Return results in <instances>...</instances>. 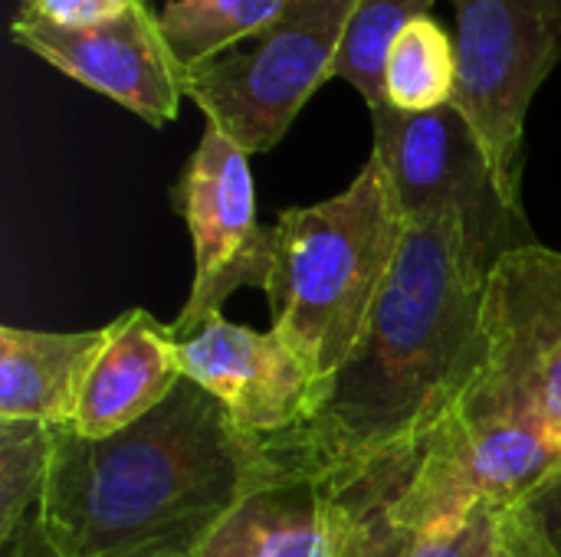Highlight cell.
I'll return each mask as SVG.
<instances>
[{"label":"cell","instance_id":"1","mask_svg":"<svg viewBox=\"0 0 561 557\" xmlns=\"http://www.w3.org/2000/svg\"><path fill=\"white\" fill-rule=\"evenodd\" d=\"M486 272L463 217L404 223L368 325L319 414L299 433L270 440L273 450L332 486L417 456L483 361Z\"/></svg>","mask_w":561,"mask_h":557},{"label":"cell","instance_id":"2","mask_svg":"<svg viewBox=\"0 0 561 557\" xmlns=\"http://www.w3.org/2000/svg\"><path fill=\"white\" fill-rule=\"evenodd\" d=\"M289 463L191 378L141 420L85 440L53 430L39 525L59 557H194Z\"/></svg>","mask_w":561,"mask_h":557},{"label":"cell","instance_id":"3","mask_svg":"<svg viewBox=\"0 0 561 557\" xmlns=\"http://www.w3.org/2000/svg\"><path fill=\"white\" fill-rule=\"evenodd\" d=\"M270 233L273 332L329 387L355 351L404 236L381 161L368 154L342 194L283 210Z\"/></svg>","mask_w":561,"mask_h":557},{"label":"cell","instance_id":"4","mask_svg":"<svg viewBox=\"0 0 561 557\" xmlns=\"http://www.w3.org/2000/svg\"><path fill=\"white\" fill-rule=\"evenodd\" d=\"M457 89L506 207L526 220V115L561 59V0H450Z\"/></svg>","mask_w":561,"mask_h":557},{"label":"cell","instance_id":"5","mask_svg":"<svg viewBox=\"0 0 561 557\" xmlns=\"http://www.w3.org/2000/svg\"><path fill=\"white\" fill-rule=\"evenodd\" d=\"M457 404L523 423L561 466V253L523 243L490 266L483 361Z\"/></svg>","mask_w":561,"mask_h":557},{"label":"cell","instance_id":"6","mask_svg":"<svg viewBox=\"0 0 561 557\" xmlns=\"http://www.w3.org/2000/svg\"><path fill=\"white\" fill-rule=\"evenodd\" d=\"M358 0H293L283 20L184 79V95L247 154L283 141L335 76Z\"/></svg>","mask_w":561,"mask_h":557},{"label":"cell","instance_id":"7","mask_svg":"<svg viewBox=\"0 0 561 557\" xmlns=\"http://www.w3.org/2000/svg\"><path fill=\"white\" fill-rule=\"evenodd\" d=\"M368 112L375 128L371 154L388 174L401 220L463 217L490 266L510 253L503 240L523 233L526 220L506 207L493 167L460 108L450 102L434 112H398L381 102Z\"/></svg>","mask_w":561,"mask_h":557},{"label":"cell","instance_id":"8","mask_svg":"<svg viewBox=\"0 0 561 557\" xmlns=\"http://www.w3.org/2000/svg\"><path fill=\"white\" fill-rule=\"evenodd\" d=\"M174 207L194 240L191 299L171 325L178 338H187L217 318L233 292H266L273 272V233L256 220L250 154L214 121L204 125L197 148L181 171Z\"/></svg>","mask_w":561,"mask_h":557},{"label":"cell","instance_id":"9","mask_svg":"<svg viewBox=\"0 0 561 557\" xmlns=\"http://www.w3.org/2000/svg\"><path fill=\"white\" fill-rule=\"evenodd\" d=\"M178 351L184 378L214 394L250 437L299 433L322 407L325 384L276 332H253L217 315L178 338Z\"/></svg>","mask_w":561,"mask_h":557},{"label":"cell","instance_id":"10","mask_svg":"<svg viewBox=\"0 0 561 557\" xmlns=\"http://www.w3.org/2000/svg\"><path fill=\"white\" fill-rule=\"evenodd\" d=\"M10 36L56 72L118 102L151 128L174 121L181 98H187L184 69L164 43L158 10H151L148 0H138L122 16L92 30L10 23Z\"/></svg>","mask_w":561,"mask_h":557},{"label":"cell","instance_id":"11","mask_svg":"<svg viewBox=\"0 0 561 557\" xmlns=\"http://www.w3.org/2000/svg\"><path fill=\"white\" fill-rule=\"evenodd\" d=\"M352 506L309 469L289 466L253 489L194 557H342Z\"/></svg>","mask_w":561,"mask_h":557},{"label":"cell","instance_id":"12","mask_svg":"<svg viewBox=\"0 0 561 557\" xmlns=\"http://www.w3.org/2000/svg\"><path fill=\"white\" fill-rule=\"evenodd\" d=\"M181 351L171 325L128 309L105 325V345L85 378L72 430L105 440L148 417L181 384Z\"/></svg>","mask_w":561,"mask_h":557},{"label":"cell","instance_id":"13","mask_svg":"<svg viewBox=\"0 0 561 557\" xmlns=\"http://www.w3.org/2000/svg\"><path fill=\"white\" fill-rule=\"evenodd\" d=\"M105 328L95 332H33L0 328V420H33L72 430L79 397Z\"/></svg>","mask_w":561,"mask_h":557},{"label":"cell","instance_id":"14","mask_svg":"<svg viewBox=\"0 0 561 557\" xmlns=\"http://www.w3.org/2000/svg\"><path fill=\"white\" fill-rule=\"evenodd\" d=\"M293 0H168L158 26L184 79L286 16Z\"/></svg>","mask_w":561,"mask_h":557},{"label":"cell","instance_id":"15","mask_svg":"<svg viewBox=\"0 0 561 557\" xmlns=\"http://www.w3.org/2000/svg\"><path fill=\"white\" fill-rule=\"evenodd\" d=\"M457 46L434 16L411 20L385 59V102L398 112H434L454 102Z\"/></svg>","mask_w":561,"mask_h":557},{"label":"cell","instance_id":"16","mask_svg":"<svg viewBox=\"0 0 561 557\" xmlns=\"http://www.w3.org/2000/svg\"><path fill=\"white\" fill-rule=\"evenodd\" d=\"M53 463V427L33 420H0V548L16 545L39 515Z\"/></svg>","mask_w":561,"mask_h":557},{"label":"cell","instance_id":"17","mask_svg":"<svg viewBox=\"0 0 561 557\" xmlns=\"http://www.w3.org/2000/svg\"><path fill=\"white\" fill-rule=\"evenodd\" d=\"M437 0H358L342 39L335 76L352 82L368 108L385 102V59L394 36L417 16H431Z\"/></svg>","mask_w":561,"mask_h":557},{"label":"cell","instance_id":"18","mask_svg":"<svg viewBox=\"0 0 561 557\" xmlns=\"http://www.w3.org/2000/svg\"><path fill=\"white\" fill-rule=\"evenodd\" d=\"M404 473H408V463L401 466L391 460V463H378L365 469L342 489L335 486L342 499L352 506V529H348L342 557H411L414 535L404 532L388 512L391 496L398 483L404 479Z\"/></svg>","mask_w":561,"mask_h":557},{"label":"cell","instance_id":"19","mask_svg":"<svg viewBox=\"0 0 561 557\" xmlns=\"http://www.w3.org/2000/svg\"><path fill=\"white\" fill-rule=\"evenodd\" d=\"M411 557H523L506 525V506L483 502L457 525L414 538Z\"/></svg>","mask_w":561,"mask_h":557},{"label":"cell","instance_id":"20","mask_svg":"<svg viewBox=\"0 0 561 557\" xmlns=\"http://www.w3.org/2000/svg\"><path fill=\"white\" fill-rule=\"evenodd\" d=\"M506 525L523 557H561V473L506 506Z\"/></svg>","mask_w":561,"mask_h":557},{"label":"cell","instance_id":"21","mask_svg":"<svg viewBox=\"0 0 561 557\" xmlns=\"http://www.w3.org/2000/svg\"><path fill=\"white\" fill-rule=\"evenodd\" d=\"M138 0H20L13 23L53 26V30H92L102 26Z\"/></svg>","mask_w":561,"mask_h":557},{"label":"cell","instance_id":"22","mask_svg":"<svg viewBox=\"0 0 561 557\" xmlns=\"http://www.w3.org/2000/svg\"><path fill=\"white\" fill-rule=\"evenodd\" d=\"M3 557H59V552L49 545V538H46V532H43V525H39V515L23 529V535L16 538V545L7 552Z\"/></svg>","mask_w":561,"mask_h":557}]
</instances>
